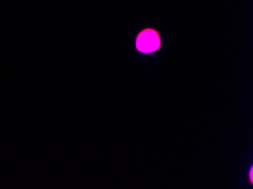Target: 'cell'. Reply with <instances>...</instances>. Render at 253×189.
I'll use <instances>...</instances> for the list:
<instances>
[{"label":"cell","mask_w":253,"mask_h":189,"mask_svg":"<svg viewBox=\"0 0 253 189\" xmlns=\"http://www.w3.org/2000/svg\"><path fill=\"white\" fill-rule=\"evenodd\" d=\"M160 40L158 34L153 31H144L143 33L140 34V37L137 38V49L142 52H152L156 51L159 48Z\"/></svg>","instance_id":"obj_1"}]
</instances>
